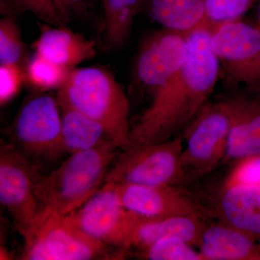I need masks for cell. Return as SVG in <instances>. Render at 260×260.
Here are the masks:
<instances>
[{"instance_id": "cell-1", "label": "cell", "mask_w": 260, "mask_h": 260, "mask_svg": "<svg viewBox=\"0 0 260 260\" xmlns=\"http://www.w3.org/2000/svg\"><path fill=\"white\" fill-rule=\"evenodd\" d=\"M211 38L212 32L204 25L188 32L184 62L153 94L150 107L131 126L129 148L162 143L181 135L206 105L220 74Z\"/></svg>"}, {"instance_id": "cell-2", "label": "cell", "mask_w": 260, "mask_h": 260, "mask_svg": "<svg viewBox=\"0 0 260 260\" xmlns=\"http://www.w3.org/2000/svg\"><path fill=\"white\" fill-rule=\"evenodd\" d=\"M121 150L109 139L89 150L72 153L59 167L37 178L34 190L44 213L68 215L79 208L105 183Z\"/></svg>"}, {"instance_id": "cell-3", "label": "cell", "mask_w": 260, "mask_h": 260, "mask_svg": "<svg viewBox=\"0 0 260 260\" xmlns=\"http://www.w3.org/2000/svg\"><path fill=\"white\" fill-rule=\"evenodd\" d=\"M57 99L100 123L121 150L129 148V99L110 71L99 67L70 70Z\"/></svg>"}, {"instance_id": "cell-4", "label": "cell", "mask_w": 260, "mask_h": 260, "mask_svg": "<svg viewBox=\"0 0 260 260\" xmlns=\"http://www.w3.org/2000/svg\"><path fill=\"white\" fill-rule=\"evenodd\" d=\"M182 150L181 134L162 143L131 147L118 155L105 182L151 186L183 184Z\"/></svg>"}, {"instance_id": "cell-5", "label": "cell", "mask_w": 260, "mask_h": 260, "mask_svg": "<svg viewBox=\"0 0 260 260\" xmlns=\"http://www.w3.org/2000/svg\"><path fill=\"white\" fill-rule=\"evenodd\" d=\"M231 119L223 102L207 104L181 133L184 182L213 170L223 162Z\"/></svg>"}, {"instance_id": "cell-6", "label": "cell", "mask_w": 260, "mask_h": 260, "mask_svg": "<svg viewBox=\"0 0 260 260\" xmlns=\"http://www.w3.org/2000/svg\"><path fill=\"white\" fill-rule=\"evenodd\" d=\"M22 259L90 260L109 259V246L93 239L64 215L44 213L35 230L25 238Z\"/></svg>"}, {"instance_id": "cell-7", "label": "cell", "mask_w": 260, "mask_h": 260, "mask_svg": "<svg viewBox=\"0 0 260 260\" xmlns=\"http://www.w3.org/2000/svg\"><path fill=\"white\" fill-rule=\"evenodd\" d=\"M211 44L228 81L260 93V26L229 22L212 32Z\"/></svg>"}, {"instance_id": "cell-8", "label": "cell", "mask_w": 260, "mask_h": 260, "mask_svg": "<svg viewBox=\"0 0 260 260\" xmlns=\"http://www.w3.org/2000/svg\"><path fill=\"white\" fill-rule=\"evenodd\" d=\"M36 179L35 170L25 154L13 145L1 147L0 201L24 239L35 230L42 218L34 190Z\"/></svg>"}, {"instance_id": "cell-9", "label": "cell", "mask_w": 260, "mask_h": 260, "mask_svg": "<svg viewBox=\"0 0 260 260\" xmlns=\"http://www.w3.org/2000/svg\"><path fill=\"white\" fill-rule=\"evenodd\" d=\"M133 214L123 205L117 184L106 181L79 208L64 216L93 239L124 250Z\"/></svg>"}, {"instance_id": "cell-10", "label": "cell", "mask_w": 260, "mask_h": 260, "mask_svg": "<svg viewBox=\"0 0 260 260\" xmlns=\"http://www.w3.org/2000/svg\"><path fill=\"white\" fill-rule=\"evenodd\" d=\"M13 135L19 150L34 156L63 153L61 114L57 99L41 95L25 103L15 119Z\"/></svg>"}, {"instance_id": "cell-11", "label": "cell", "mask_w": 260, "mask_h": 260, "mask_svg": "<svg viewBox=\"0 0 260 260\" xmlns=\"http://www.w3.org/2000/svg\"><path fill=\"white\" fill-rule=\"evenodd\" d=\"M187 34L162 27L143 38L133 69L136 83L153 95L167 83L185 59Z\"/></svg>"}, {"instance_id": "cell-12", "label": "cell", "mask_w": 260, "mask_h": 260, "mask_svg": "<svg viewBox=\"0 0 260 260\" xmlns=\"http://www.w3.org/2000/svg\"><path fill=\"white\" fill-rule=\"evenodd\" d=\"M126 209L150 218L188 215L204 218L207 211L177 186L116 184Z\"/></svg>"}, {"instance_id": "cell-13", "label": "cell", "mask_w": 260, "mask_h": 260, "mask_svg": "<svg viewBox=\"0 0 260 260\" xmlns=\"http://www.w3.org/2000/svg\"><path fill=\"white\" fill-rule=\"evenodd\" d=\"M248 93L222 101L231 119L223 161L260 156V93Z\"/></svg>"}, {"instance_id": "cell-14", "label": "cell", "mask_w": 260, "mask_h": 260, "mask_svg": "<svg viewBox=\"0 0 260 260\" xmlns=\"http://www.w3.org/2000/svg\"><path fill=\"white\" fill-rule=\"evenodd\" d=\"M203 219L188 215L150 218L134 213L124 250L131 248L143 250L160 239L172 237L197 246L205 225Z\"/></svg>"}, {"instance_id": "cell-15", "label": "cell", "mask_w": 260, "mask_h": 260, "mask_svg": "<svg viewBox=\"0 0 260 260\" xmlns=\"http://www.w3.org/2000/svg\"><path fill=\"white\" fill-rule=\"evenodd\" d=\"M40 34L34 50L47 59L68 70L92 59L96 54V42L67 28L39 23Z\"/></svg>"}, {"instance_id": "cell-16", "label": "cell", "mask_w": 260, "mask_h": 260, "mask_svg": "<svg viewBox=\"0 0 260 260\" xmlns=\"http://www.w3.org/2000/svg\"><path fill=\"white\" fill-rule=\"evenodd\" d=\"M218 213L220 221L260 242V184L225 183Z\"/></svg>"}, {"instance_id": "cell-17", "label": "cell", "mask_w": 260, "mask_h": 260, "mask_svg": "<svg viewBox=\"0 0 260 260\" xmlns=\"http://www.w3.org/2000/svg\"><path fill=\"white\" fill-rule=\"evenodd\" d=\"M204 260H260V242L229 224L205 223L198 244Z\"/></svg>"}, {"instance_id": "cell-18", "label": "cell", "mask_w": 260, "mask_h": 260, "mask_svg": "<svg viewBox=\"0 0 260 260\" xmlns=\"http://www.w3.org/2000/svg\"><path fill=\"white\" fill-rule=\"evenodd\" d=\"M145 0H102L99 43L105 51L119 50L131 34L135 19Z\"/></svg>"}, {"instance_id": "cell-19", "label": "cell", "mask_w": 260, "mask_h": 260, "mask_svg": "<svg viewBox=\"0 0 260 260\" xmlns=\"http://www.w3.org/2000/svg\"><path fill=\"white\" fill-rule=\"evenodd\" d=\"M162 27L189 32L203 25V0H145L144 8Z\"/></svg>"}, {"instance_id": "cell-20", "label": "cell", "mask_w": 260, "mask_h": 260, "mask_svg": "<svg viewBox=\"0 0 260 260\" xmlns=\"http://www.w3.org/2000/svg\"><path fill=\"white\" fill-rule=\"evenodd\" d=\"M59 104L63 152L72 154L83 151L110 139L100 123L64 104Z\"/></svg>"}, {"instance_id": "cell-21", "label": "cell", "mask_w": 260, "mask_h": 260, "mask_svg": "<svg viewBox=\"0 0 260 260\" xmlns=\"http://www.w3.org/2000/svg\"><path fill=\"white\" fill-rule=\"evenodd\" d=\"M35 53L29 59L25 71L26 81L41 91L58 90L63 86L70 71Z\"/></svg>"}, {"instance_id": "cell-22", "label": "cell", "mask_w": 260, "mask_h": 260, "mask_svg": "<svg viewBox=\"0 0 260 260\" xmlns=\"http://www.w3.org/2000/svg\"><path fill=\"white\" fill-rule=\"evenodd\" d=\"M0 8L4 16L15 18L30 12L44 23L54 26L67 23L55 0H0Z\"/></svg>"}, {"instance_id": "cell-23", "label": "cell", "mask_w": 260, "mask_h": 260, "mask_svg": "<svg viewBox=\"0 0 260 260\" xmlns=\"http://www.w3.org/2000/svg\"><path fill=\"white\" fill-rule=\"evenodd\" d=\"M256 0H203V25L213 32L223 24L240 20Z\"/></svg>"}, {"instance_id": "cell-24", "label": "cell", "mask_w": 260, "mask_h": 260, "mask_svg": "<svg viewBox=\"0 0 260 260\" xmlns=\"http://www.w3.org/2000/svg\"><path fill=\"white\" fill-rule=\"evenodd\" d=\"M193 247L181 238H164L139 251V256L149 260H204Z\"/></svg>"}, {"instance_id": "cell-25", "label": "cell", "mask_w": 260, "mask_h": 260, "mask_svg": "<svg viewBox=\"0 0 260 260\" xmlns=\"http://www.w3.org/2000/svg\"><path fill=\"white\" fill-rule=\"evenodd\" d=\"M25 54L21 31L14 17L0 20V64H20Z\"/></svg>"}, {"instance_id": "cell-26", "label": "cell", "mask_w": 260, "mask_h": 260, "mask_svg": "<svg viewBox=\"0 0 260 260\" xmlns=\"http://www.w3.org/2000/svg\"><path fill=\"white\" fill-rule=\"evenodd\" d=\"M26 80L21 65L0 64V103L1 105L16 96Z\"/></svg>"}, {"instance_id": "cell-27", "label": "cell", "mask_w": 260, "mask_h": 260, "mask_svg": "<svg viewBox=\"0 0 260 260\" xmlns=\"http://www.w3.org/2000/svg\"><path fill=\"white\" fill-rule=\"evenodd\" d=\"M225 183L260 184V156L250 157L237 162Z\"/></svg>"}, {"instance_id": "cell-28", "label": "cell", "mask_w": 260, "mask_h": 260, "mask_svg": "<svg viewBox=\"0 0 260 260\" xmlns=\"http://www.w3.org/2000/svg\"><path fill=\"white\" fill-rule=\"evenodd\" d=\"M61 14L66 20L69 21L70 15L87 9L93 0H55Z\"/></svg>"}, {"instance_id": "cell-29", "label": "cell", "mask_w": 260, "mask_h": 260, "mask_svg": "<svg viewBox=\"0 0 260 260\" xmlns=\"http://www.w3.org/2000/svg\"><path fill=\"white\" fill-rule=\"evenodd\" d=\"M256 15H257V25L260 26V1L259 5H258L257 12H256Z\"/></svg>"}]
</instances>
